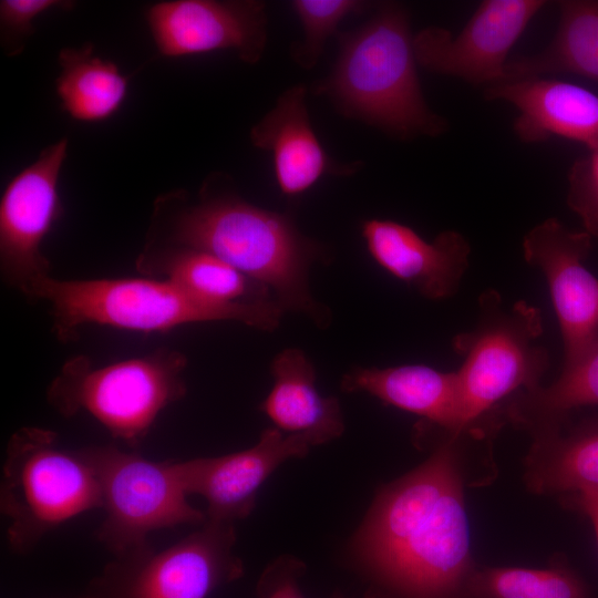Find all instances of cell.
I'll return each instance as SVG.
<instances>
[{
	"label": "cell",
	"instance_id": "1",
	"mask_svg": "<svg viewBox=\"0 0 598 598\" xmlns=\"http://www.w3.org/2000/svg\"><path fill=\"white\" fill-rule=\"evenodd\" d=\"M445 432L424 463L380 491L353 542L371 571L416 598L447 595L472 574L460 432Z\"/></svg>",
	"mask_w": 598,
	"mask_h": 598
},
{
	"label": "cell",
	"instance_id": "2",
	"mask_svg": "<svg viewBox=\"0 0 598 598\" xmlns=\"http://www.w3.org/2000/svg\"><path fill=\"white\" fill-rule=\"evenodd\" d=\"M172 238L177 247L214 255L266 286L283 310L326 318L308 286L317 247L287 217L236 197L204 199L177 215Z\"/></svg>",
	"mask_w": 598,
	"mask_h": 598
},
{
	"label": "cell",
	"instance_id": "3",
	"mask_svg": "<svg viewBox=\"0 0 598 598\" xmlns=\"http://www.w3.org/2000/svg\"><path fill=\"white\" fill-rule=\"evenodd\" d=\"M408 13L385 4L341 40L332 74L322 85L349 115L400 137L436 136L446 122L425 103Z\"/></svg>",
	"mask_w": 598,
	"mask_h": 598
},
{
	"label": "cell",
	"instance_id": "4",
	"mask_svg": "<svg viewBox=\"0 0 598 598\" xmlns=\"http://www.w3.org/2000/svg\"><path fill=\"white\" fill-rule=\"evenodd\" d=\"M47 301L61 340L86 324L154 332L203 321L235 320L270 331L278 327L279 305L230 308L204 301L166 279L117 278L62 280L45 276L22 290Z\"/></svg>",
	"mask_w": 598,
	"mask_h": 598
},
{
	"label": "cell",
	"instance_id": "5",
	"mask_svg": "<svg viewBox=\"0 0 598 598\" xmlns=\"http://www.w3.org/2000/svg\"><path fill=\"white\" fill-rule=\"evenodd\" d=\"M477 303L475 326L452 340L463 359L456 373L465 427L505 415L499 405L540 386L549 368V353L539 343L540 309L525 300L508 306L494 289L483 291Z\"/></svg>",
	"mask_w": 598,
	"mask_h": 598
},
{
	"label": "cell",
	"instance_id": "6",
	"mask_svg": "<svg viewBox=\"0 0 598 598\" xmlns=\"http://www.w3.org/2000/svg\"><path fill=\"white\" fill-rule=\"evenodd\" d=\"M0 488L7 538L18 554L30 553L61 524L101 507L95 471L83 453L63 448L53 431L25 426L8 442Z\"/></svg>",
	"mask_w": 598,
	"mask_h": 598
},
{
	"label": "cell",
	"instance_id": "7",
	"mask_svg": "<svg viewBox=\"0 0 598 598\" xmlns=\"http://www.w3.org/2000/svg\"><path fill=\"white\" fill-rule=\"evenodd\" d=\"M183 353L159 350L103 367L84 355L70 359L48 389L62 415L85 412L132 447L146 436L158 414L186 394Z\"/></svg>",
	"mask_w": 598,
	"mask_h": 598
},
{
	"label": "cell",
	"instance_id": "8",
	"mask_svg": "<svg viewBox=\"0 0 598 598\" xmlns=\"http://www.w3.org/2000/svg\"><path fill=\"white\" fill-rule=\"evenodd\" d=\"M82 451L97 476L105 512L96 536L115 558L152 549L148 535L155 530L206 522V513L187 499L179 461L155 462L113 445Z\"/></svg>",
	"mask_w": 598,
	"mask_h": 598
},
{
	"label": "cell",
	"instance_id": "9",
	"mask_svg": "<svg viewBox=\"0 0 598 598\" xmlns=\"http://www.w3.org/2000/svg\"><path fill=\"white\" fill-rule=\"evenodd\" d=\"M234 524L206 519L202 527L155 551L115 558L93 579L94 598H206L243 574L233 554Z\"/></svg>",
	"mask_w": 598,
	"mask_h": 598
},
{
	"label": "cell",
	"instance_id": "10",
	"mask_svg": "<svg viewBox=\"0 0 598 598\" xmlns=\"http://www.w3.org/2000/svg\"><path fill=\"white\" fill-rule=\"evenodd\" d=\"M544 0H484L454 35L430 27L413 37L416 62L431 72L486 87L502 82L508 53Z\"/></svg>",
	"mask_w": 598,
	"mask_h": 598
},
{
	"label": "cell",
	"instance_id": "11",
	"mask_svg": "<svg viewBox=\"0 0 598 598\" xmlns=\"http://www.w3.org/2000/svg\"><path fill=\"white\" fill-rule=\"evenodd\" d=\"M591 238L549 217L533 227L522 244L526 262L546 279L563 339V367L598 343V278L585 265Z\"/></svg>",
	"mask_w": 598,
	"mask_h": 598
},
{
	"label": "cell",
	"instance_id": "12",
	"mask_svg": "<svg viewBox=\"0 0 598 598\" xmlns=\"http://www.w3.org/2000/svg\"><path fill=\"white\" fill-rule=\"evenodd\" d=\"M66 153L68 138L45 147L9 182L1 197V270L20 290L50 275L41 246L63 212L58 186Z\"/></svg>",
	"mask_w": 598,
	"mask_h": 598
},
{
	"label": "cell",
	"instance_id": "13",
	"mask_svg": "<svg viewBox=\"0 0 598 598\" xmlns=\"http://www.w3.org/2000/svg\"><path fill=\"white\" fill-rule=\"evenodd\" d=\"M146 20L159 53L168 58L233 50L256 63L267 41L259 1H163L148 8Z\"/></svg>",
	"mask_w": 598,
	"mask_h": 598
},
{
	"label": "cell",
	"instance_id": "14",
	"mask_svg": "<svg viewBox=\"0 0 598 598\" xmlns=\"http://www.w3.org/2000/svg\"><path fill=\"white\" fill-rule=\"evenodd\" d=\"M315 445L318 443L309 435L272 426L247 450L179 461V467L188 495L206 499L207 519L234 524L252 512L258 489L281 463L303 457Z\"/></svg>",
	"mask_w": 598,
	"mask_h": 598
},
{
	"label": "cell",
	"instance_id": "15",
	"mask_svg": "<svg viewBox=\"0 0 598 598\" xmlns=\"http://www.w3.org/2000/svg\"><path fill=\"white\" fill-rule=\"evenodd\" d=\"M362 236L379 266L431 300L453 297L468 267L471 246L455 230H444L427 241L406 225L369 219Z\"/></svg>",
	"mask_w": 598,
	"mask_h": 598
},
{
	"label": "cell",
	"instance_id": "16",
	"mask_svg": "<svg viewBox=\"0 0 598 598\" xmlns=\"http://www.w3.org/2000/svg\"><path fill=\"white\" fill-rule=\"evenodd\" d=\"M488 101H504L518 112L513 130L525 143L561 137L598 148V95L554 78L503 81L484 91Z\"/></svg>",
	"mask_w": 598,
	"mask_h": 598
},
{
	"label": "cell",
	"instance_id": "17",
	"mask_svg": "<svg viewBox=\"0 0 598 598\" xmlns=\"http://www.w3.org/2000/svg\"><path fill=\"white\" fill-rule=\"evenodd\" d=\"M305 101V86H291L250 133L256 147L271 153L277 184L289 197L303 194L326 174L343 173L319 142Z\"/></svg>",
	"mask_w": 598,
	"mask_h": 598
},
{
	"label": "cell",
	"instance_id": "18",
	"mask_svg": "<svg viewBox=\"0 0 598 598\" xmlns=\"http://www.w3.org/2000/svg\"><path fill=\"white\" fill-rule=\"evenodd\" d=\"M341 388L347 392H367L447 432L467 429L463 424L456 371L444 372L423 364L357 368L342 378Z\"/></svg>",
	"mask_w": 598,
	"mask_h": 598
},
{
	"label": "cell",
	"instance_id": "19",
	"mask_svg": "<svg viewBox=\"0 0 598 598\" xmlns=\"http://www.w3.org/2000/svg\"><path fill=\"white\" fill-rule=\"evenodd\" d=\"M271 374L274 386L261 410L277 429L309 435L318 445L343 433L339 401L318 392L313 367L301 350L290 348L279 352L271 362Z\"/></svg>",
	"mask_w": 598,
	"mask_h": 598
},
{
	"label": "cell",
	"instance_id": "20",
	"mask_svg": "<svg viewBox=\"0 0 598 598\" xmlns=\"http://www.w3.org/2000/svg\"><path fill=\"white\" fill-rule=\"evenodd\" d=\"M138 267L161 275L193 296L223 307L279 305L272 292L208 252L174 247L143 256Z\"/></svg>",
	"mask_w": 598,
	"mask_h": 598
},
{
	"label": "cell",
	"instance_id": "21",
	"mask_svg": "<svg viewBox=\"0 0 598 598\" xmlns=\"http://www.w3.org/2000/svg\"><path fill=\"white\" fill-rule=\"evenodd\" d=\"M559 22L536 54L508 60L503 81L574 74L598 83V0L558 2Z\"/></svg>",
	"mask_w": 598,
	"mask_h": 598
},
{
	"label": "cell",
	"instance_id": "22",
	"mask_svg": "<svg viewBox=\"0 0 598 598\" xmlns=\"http://www.w3.org/2000/svg\"><path fill=\"white\" fill-rule=\"evenodd\" d=\"M526 480L539 494L598 489V417L535 434Z\"/></svg>",
	"mask_w": 598,
	"mask_h": 598
},
{
	"label": "cell",
	"instance_id": "23",
	"mask_svg": "<svg viewBox=\"0 0 598 598\" xmlns=\"http://www.w3.org/2000/svg\"><path fill=\"white\" fill-rule=\"evenodd\" d=\"M61 73L56 93L61 107L81 122H102L122 106L128 87L117 65L94 54V47L64 48L59 53Z\"/></svg>",
	"mask_w": 598,
	"mask_h": 598
},
{
	"label": "cell",
	"instance_id": "24",
	"mask_svg": "<svg viewBox=\"0 0 598 598\" xmlns=\"http://www.w3.org/2000/svg\"><path fill=\"white\" fill-rule=\"evenodd\" d=\"M596 404L598 343L573 364L563 367L559 378L550 385L513 398L505 406V416L535 435L560 429L573 410Z\"/></svg>",
	"mask_w": 598,
	"mask_h": 598
},
{
	"label": "cell",
	"instance_id": "25",
	"mask_svg": "<svg viewBox=\"0 0 598 598\" xmlns=\"http://www.w3.org/2000/svg\"><path fill=\"white\" fill-rule=\"evenodd\" d=\"M468 584L476 598H589L581 579L564 567L485 568L472 573Z\"/></svg>",
	"mask_w": 598,
	"mask_h": 598
},
{
	"label": "cell",
	"instance_id": "26",
	"mask_svg": "<svg viewBox=\"0 0 598 598\" xmlns=\"http://www.w3.org/2000/svg\"><path fill=\"white\" fill-rule=\"evenodd\" d=\"M353 0H296L291 7L303 29V42L296 49L297 62L311 68L318 60L327 39L349 14L364 8Z\"/></svg>",
	"mask_w": 598,
	"mask_h": 598
},
{
	"label": "cell",
	"instance_id": "27",
	"mask_svg": "<svg viewBox=\"0 0 598 598\" xmlns=\"http://www.w3.org/2000/svg\"><path fill=\"white\" fill-rule=\"evenodd\" d=\"M567 179L568 207L580 218L584 230L598 238V148L577 158Z\"/></svg>",
	"mask_w": 598,
	"mask_h": 598
},
{
	"label": "cell",
	"instance_id": "28",
	"mask_svg": "<svg viewBox=\"0 0 598 598\" xmlns=\"http://www.w3.org/2000/svg\"><path fill=\"white\" fill-rule=\"evenodd\" d=\"M71 1L56 0H2L0 2V23L2 40L9 55L20 53L24 42L34 32V19L51 9H69Z\"/></svg>",
	"mask_w": 598,
	"mask_h": 598
},
{
	"label": "cell",
	"instance_id": "29",
	"mask_svg": "<svg viewBox=\"0 0 598 598\" xmlns=\"http://www.w3.org/2000/svg\"><path fill=\"white\" fill-rule=\"evenodd\" d=\"M567 495L568 503L589 518L598 542V489H581Z\"/></svg>",
	"mask_w": 598,
	"mask_h": 598
},
{
	"label": "cell",
	"instance_id": "30",
	"mask_svg": "<svg viewBox=\"0 0 598 598\" xmlns=\"http://www.w3.org/2000/svg\"><path fill=\"white\" fill-rule=\"evenodd\" d=\"M268 598H303L300 594L295 578L287 576L282 578L274 590L269 594Z\"/></svg>",
	"mask_w": 598,
	"mask_h": 598
},
{
	"label": "cell",
	"instance_id": "31",
	"mask_svg": "<svg viewBox=\"0 0 598 598\" xmlns=\"http://www.w3.org/2000/svg\"><path fill=\"white\" fill-rule=\"evenodd\" d=\"M84 598H94V597H92V596L87 595V596H85Z\"/></svg>",
	"mask_w": 598,
	"mask_h": 598
}]
</instances>
